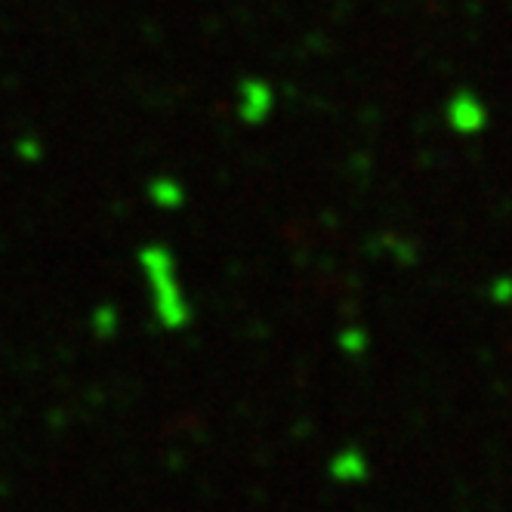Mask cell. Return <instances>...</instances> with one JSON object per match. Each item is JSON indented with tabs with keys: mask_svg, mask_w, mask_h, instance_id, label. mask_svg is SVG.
Returning <instances> with one entry per match:
<instances>
[]
</instances>
